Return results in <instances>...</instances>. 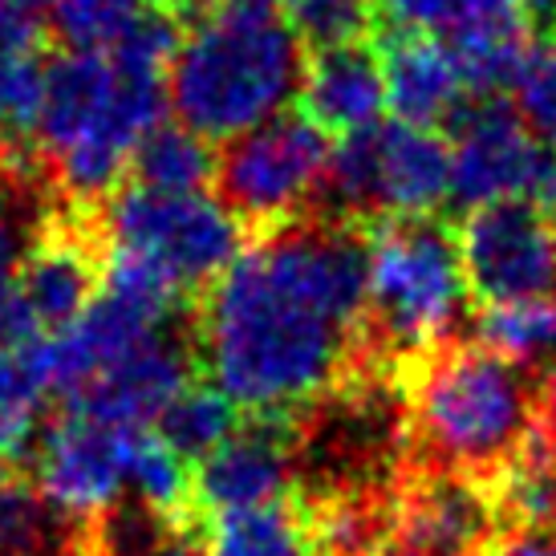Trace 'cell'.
<instances>
[{"instance_id":"1","label":"cell","mask_w":556,"mask_h":556,"mask_svg":"<svg viewBox=\"0 0 556 556\" xmlns=\"http://www.w3.org/2000/svg\"><path fill=\"white\" fill-rule=\"evenodd\" d=\"M357 228L301 216L244 248L207 289L200 354L236 406L296 415L370 362V244Z\"/></svg>"},{"instance_id":"2","label":"cell","mask_w":556,"mask_h":556,"mask_svg":"<svg viewBox=\"0 0 556 556\" xmlns=\"http://www.w3.org/2000/svg\"><path fill=\"white\" fill-rule=\"evenodd\" d=\"M167 70L114 53H70L46 65V90L33 126V155L58 200L74 212L118 191L139 142L163 123Z\"/></svg>"},{"instance_id":"3","label":"cell","mask_w":556,"mask_h":556,"mask_svg":"<svg viewBox=\"0 0 556 556\" xmlns=\"http://www.w3.org/2000/svg\"><path fill=\"white\" fill-rule=\"evenodd\" d=\"M305 46L277 4L224 0L195 16L167 70V102L203 139H244L301 93Z\"/></svg>"},{"instance_id":"4","label":"cell","mask_w":556,"mask_h":556,"mask_svg":"<svg viewBox=\"0 0 556 556\" xmlns=\"http://www.w3.org/2000/svg\"><path fill=\"white\" fill-rule=\"evenodd\" d=\"M410 467L488 479L536 431V390L479 341L439 345L399 370Z\"/></svg>"},{"instance_id":"5","label":"cell","mask_w":556,"mask_h":556,"mask_svg":"<svg viewBox=\"0 0 556 556\" xmlns=\"http://www.w3.org/2000/svg\"><path fill=\"white\" fill-rule=\"evenodd\" d=\"M370 244L366 357L399 374L406 362L447 345L467 313L459 236L434 216L378 219Z\"/></svg>"},{"instance_id":"6","label":"cell","mask_w":556,"mask_h":556,"mask_svg":"<svg viewBox=\"0 0 556 556\" xmlns=\"http://www.w3.org/2000/svg\"><path fill=\"white\" fill-rule=\"evenodd\" d=\"M106 252L147 264L175 293L216 285L244 252V224L203 191L126 187L106 200Z\"/></svg>"},{"instance_id":"7","label":"cell","mask_w":556,"mask_h":556,"mask_svg":"<svg viewBox=\"0 0 556 556\" xmlns=\"http://www.w3.org/2000/svg\"><path fill=\"white\" fill-rule=\"evenodd\" d=\"M447 195L451 147L431 126H410L399 118L341 139L321 187L325 207L350 224L431 216Z\"/></svg>"},{"instance_id":"8","label":"cell","mask_w":556,"mask_h":556,"mask_svg":"<svg viewBox=\"0 0 556 556\" xmlns=\"http://www.w3.org/2000/svg\"><path fill=\"white\" fill-rule=\"evenodd\" d=\"M329 159L333 151L321 126H313L305 114H280L244 139H232L219 155V195L244 228L273 232L313 216L309 207L321 195Z\"/></svg>"},{"instance_id":"9","label":"cell","mask_w":556,"mask_h":556,"mask_svg":"<svg viewBox=\"0 0 556 556\" xmlns=\"http://www.w3.org/2000/svg\"><path fill=\"white\" fill-rule=\"evenodd\" d=\"M451 195L471 207L532 200L556 207V159L508 98H471L451 123Z\"/></svg>"},{"instance_id":"10","label":"cell","mask_w":556,"mask_h":556,"mask_svg":"<svg viewBox=\"0 0 556 556\" xmlns=\"http://www.w3.org/2000/svg\"><path fill=\"white\" fill-rule=\"evenodd\" d=\"M467 289L483 305H508L556 289L553 212L532 200L471 207L459 228Z\"/></svg>"},{"instance_id":"11","label":"cell","mask_w":556,"mask_h":556,"mask_svg":"<svg viewBox=\"0 0 556 556\" xmlns=\"http://www.w3.org/2000/svg\"><path fill=\"white\" fill-rule=\"evenodd\" d=\"M130 434L135 427H110L90 415L65 410L33 443V483L74 516L98 520L126 492Z\"/></svg>"},{"instance_id":"12","label":"cell","mask_w":556,"mask_h":556,"mask_svg":"<svg viewBox=\"0 0 556 556\" xmlns=\"http://www.w3.org/2000/svg\"><path fill=\"white\" fill-rule=\"evenodd\" d=\"M495 528L483 479L410 467L394 492V541L427 556H476L495 541Z\"/></svg>"},{"instance_id":"13","label":"cell","mask_w":556,"mask_h":556,"mask_svg":"<svg viewBox=\"0 0 556 556\" xmlns=\"http://www.w3.org/2000/svg\"><path fill=\"white\" fill-rule=\"evenodd\" d=\"M296 479L293 415H256L240 422L228 443H219L200 464L195 504L203 511L261 508L289 500Z\"/></svg>"},{"instance_id":"14","label":"cell","mask_w":556,"mask_h":556,"mask_svg":"<svg viewBox=\"0 0 556 556\" xmlns=\"http://www.w3.org/2000/svg\"><path fill=\"white\" fill-rule=\"evenodd\" d=\"M191 366H195L191 341L179 333V325H170L135 345L106 374H98L90 387H81L65 402L70 410L110 427H151L179 399V390L191 387Z\"/></svg>"},{"instance_id":"15","label":"cell","mask_w":556,"mask_h":556,"mask_svg":"<svg viewBox=\"0 0 556 556\" xmlns=\"http://www.w3.org/2000/svg\"><path fill=\"white\" fill-rule=\"evenodd\" d=\"M13 285L29 305L41 333L53 338L78 321L98 293V252L93 228H86V212L49 219L21 256Z\"/></svg>"},{"instance_id":"16","label":"cell","mask_w":556,"mask_h":556,"mask_svg":"<svg viewBox=\"0 0 556 556\" xmlns=\"http://www.w3.org/2000/svg\"><path fill=\"white\" fill-rule=\"evenodd\" d=\"M382 74H387V106L399 123L451 126L455 114L471 102L459 53L439 33L394 29L378 41Z\"/></svg>"},{"instance_id":"17","label":"cell","mask_w":556,"mask_h":556,"mask_svg":"<svg viewBox=\"0 0 556 556\" xmlns=\"http://www.w3.org/2000/svg\"><path fill=\"white\" fill-rule=\"evenodd\" d=\"M179 313H163L151 305H139L123 293L102 289L93 305L78 321L49 338V357H53V387L58 394L74 399L81 387H90L98 374H106L118 357H126L135 345L155 338L175 325Z\"/></svg>"},{"instance_id":"18","label":"cell","mask_w":556,"mask_h":556,"mask_svg":"<svg viewBox=\"0 0 556 556\" xmlns=\"http://www.w3.org/2000/svg\"><path fill=\"white\" fill-rule=\"evenodd\" d=\"M301 114L325 135H362L382 123L387 110V74L378 46H338L313 53L301 81Z\"/></svg>"},{"instance_id":"19","label":"cell","mask_w":556,"mask_h":556,"mask_svg":"<svg viewBox=\"0 0 556 556\" xmlns=\"http://www.w3.org/2000/svg\"><path fill=\"white\" fill-rule=\"evenodd\" d=\"M0 556H98L93 520L49 500L37 483H0Z\"/></svg>"},{"instance_id":"20","label":"cell","mask_w":556,"mask_h":556,"mask_svg":"<svg viewBox=\"0 0 556 556\" xmlns=\"http://www.w3.org/2000/svg\"><path fill=\"white\" fill-rule=\"evenodd\" d=\"M203 556H321L309 508L293 500L212 511L200 532Z\"/></svg>"},{"instance_id":"21","label":"cell","mask_w":556,"mask_h":556,"mask_svg":"<svg viewBox=\"0 0 556 556\" xmlns=\"http://www.w3.org/2000/svg\"><path fill=\"white\" fill-rule=\"evenodd\" d=\"M500 532H556V451L532 431L525 447L488 479Z\"/></svg>"},{"instance_id":"22","label":"cell","mask_w":556,"mask_h":556,"mask_svg":"<svg viewBox=\"0 0 556 556\" xmlns=\"http://www.w3.org/2000/svg\"><path fill=\"white\" fill-rule=\"evenodd\" d=\"M49 394H58L49 338L0 345V447L9 451V459H21L33 451L37 415Z\"/></svg>"},{"instance_id":"23","label":"cell","mask_w":556,"mask_h":556,"mask_svg":"<svg viewBox=\"0 0 556 556\" xmlns=\"http://www.w3.org/2000/svg\"><path fill=\"white\" fill-rule=\"evenodd\" d=\"M479 345L525 374H548L556 366V296H528L479 313Z\"/></svg>"},{"instance_id":"24","label":"cell","mask_w":556,"mask_h":556,"mask_svg":"<svg viewBox=\"0 0 556 556\" xmlns=\"http://www.w3.org/2000/svg\"><path fill=\"white\" fill-rule=\"evenodd\" d=\"M126 492L170 525H187V511L195 504V479L187 471V459L163 434L151 427H135L130 464H126Z\"/></svg>"},{"instance_id":"25","label":"cell","mask_w":556,"mask_h":556,"mask_svg":"<svg viewBox=\"0 0 556 556\" xmlns=\"http://www.w3.org/2000/svg\"><path fill=\"white\" fill-rule=\"evenodd\" d=\"M216 167L219 159L212 155L207 139L184 123H159L130 159L135 184L151 191H200Z\"/></svg>"},{"instance_id":"26","label":"cell","mask_w":556,"mask_h":556,"mask_svg":"<svg viewBox=\"0 0 556 556\" xmlns=\"http://www.w3.org/2000/svg\"><path fill=\"white\" fill-rule=\"evenodd\" d=\"M236 402L216 387V382H191L179 390V399L170 402L167 410L159 415V434L167 439L170 447L191 459H207L219 443H228L236 434Z\"/></svg>"},{"instance_id":"27","label":"cell","mask_w":556,"mask_h":556,"mask_svg":"<svg viewBox=\"0 0 556 556\" xmlns=\"http://www.w3.org/2000/svg\"><path fill=\"white\" fill-rule=\"evenodd\" d=\"M151 13L147 0H58L53 33L70 53H110Z\"/></svg>"},{"instance_id":"28","label":"cell","mask_w":556,"mask_h":556,"mask_svg":"<svg viewBox=\"0 0 556 556\" xmlns=\"http://www.w3.org/2000/svg\"><path fill=\"white\" fill-rule=\"evenodd\" d=\"M285 16L301 46H309L313 53L357 46L378 29L374 0H285Z\"/></svg>"},{"instance_id":"29","label":"cell","mask_w":556,"mask_h":556,"mask_svg":"<svg viewBox=\"0 0 556 556\" xmlns=\"http://www.w3.org/2000/svg\"><path fill=\"white\" fill-rule=\"evenodd\" d=\"M516 110L556 159V37L536 41L525 74L516 81Z\"/></svg>"},{"instance_id":"30","label":"cell","mask_w":556,"mask_h":556,"mask_svg":"<svg viewBox=\"0 0 556 556\" xmlns=\"http://www.w3.org/2000/svg\"><path fill=\"white\" fill-rule=\"evenodd\" d=\"M495 29H528L525 0H447V41Z\"/></svg>"},{"instance_id":"31","label":"cell","mask_w":556,"mask_h":556,"mask_svg":"<svg viewBox=\"0 0 556 556\" xmlns=\"http://www.w3.org/2000/svg\"><path fill=\"white\" fill-rule=\"evenodd\" d=\"M33 338H46V333H41V325L33 321L21 289H16L13 280L0 285V345H21V341Z\"/></svg>"},{"instance_id":"32","label":"cell","mask_w":556,"mask_h":556,"mask_svg":"<svg viewBox=\"0 0 556 556\" xmlns=\"http://www.w3.org/2000/svg\"><path fill=\"white\" fill-rule=\"evenodd\" d=\"M483 556H556V532H516V528H504L483 548Z\"/></svg>"},{"instance_id":"33","label":"cell","mask_w":556,"mask_h":556,"mask_svg":"<svg viewBox=\"0 0 556 556\" xmlns=\"http://www.w3.org/2000/svg\"><path fill=\"white\" fill-rule=\"evenodd\" d=\"M21 256H25V248H21V228H16L13 212L0 207V285H9V280L16 277Z\"/></svg>"},{"instance_id":"34","label":"cell","mask_w":556,"mask_h":556,"mask_svg":"<svg viewBox=\"0 0 556 556\" xmlns=\"http://www.w3.org/2000/svg\"><path fill=\"white\" fill-rule=\"evenodd\" d=\"M536 431H541L544 443L556 451V366L544 374L541 390H536Z\"/></svg>"},{"instance_id":"35","label":"cell","mask_w":556,"mask_h":556,"mask_svg":"<svg viewBox=\"0 0 556 556\" xmlns=\"http://www.w3.org/2000/svg\"><path fill=\"white\" fill-rule=\"evenodd\" d=\"M151 556H203V544H200V536H195V532H191L187 525H175Z\"/></svg>"},{"instance_id":"36","label":"cell","mask_w":556,"mask_h":556,"mask_svg":"<svg viewBox=\"0 0 556 556\" xmlns=\"http://www.w3.org/2000/svg\"><path fill=\"white\" fill-rule=\"evenodd\" d=\"M4 4H13L16 13H25V16H41L58 9V0H4Z\"/></svg>"},{"instance_id":"37","label":"cell","mask_w":556,"mask_h":556,"mask_svg":"<svg viewBox=\"0 0 556 556\" xmlns=\"http://www.w3.org/2000/svg\"><path fill=\"white\" fill-rule=\"evenodd\" d=\"M155 9H167V13H179V9H191V4H224V0H151ZM256 4H264V0H256Z\"/></svg>"},{"instance_id":"38","label":"cell","mask_w":556,"mask_h":556,"mask_svg":"<svg viewBox=\"0 0 556 556\" xmlns=\"http://www.w3.org/2000/svg\"><path fill=\"white\" fill-rule=\"evenodd\" d=\"M370 556H427V553H418V548H410V544L402 541H387L382 548H374Z\"/></svg>"},{"instance_id":"39","label":"cell","mask_w":556,"mask_h":556,"mask_svg":"<svg viewBox=\"0 0 556 556\" xmlns=\"http://www.w3.org/2000/svg\"><path fill=\"white\" fill-rule=\"evenodd\" d=\"M4 464H9V451L0 447V483H4Z\"/></svg>"},{"instance_id":"40","label":"cell","mask_w":556,"mask_h":556,"mask_svg":"<svg viewBox=\"0 0 556 556\" xmlns=\"http://www.w3.org/2000/svg\"><path fill=\"white\" fill-rule=\"evenodd\" d=\"M553 240H556V207H553Z\"/></svg>"}]
</instances>
